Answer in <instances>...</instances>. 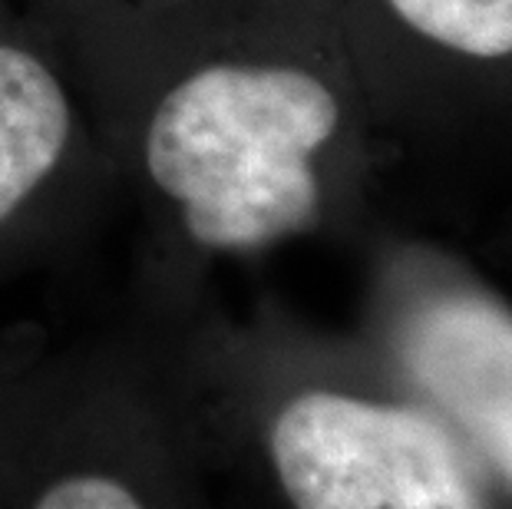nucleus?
<instances>
[{
    "instance_id": "4",
    "label": "nucleus",
    "mask_w": 512,
    "mask_h": 509,
    "mask_svg": "<svg viewBox=\"0 0 512 509\" xmlns=\"http://www.w3.org/2000/svg\"><path fill=\"white\" fill-rule=\"evenodd\" d=\"M367 344L450 424L512 509V305L427 255L384 265Z\"/></svg>"
},
{
    "instance_id": "3",
    "label": "nucleus",
    "mask_w": 512,
    "mask_h": 509,
    "mask_svg": "<svg viewBox=\"0 0 512 509\" xmlns=\"http://www.w3.org/2000/svg\"><path fill=\"white\" fill-rule=\"evenodd\" d=\"M0 509H219L143 334L0 341Z\"/></svg>"
},
{
    "instance_id": "1",
    "label": "nucleus",
    "mask_w": 512,
    "mask_h": 509,
    "mask_svg": "<svg viewBox=\"0 0 512 509\" xmlns=\"http://www.w3.org/2000/svg\"><path fill=\"white\" fill-rule=\"evenodd\" d=\"M215 503L232 509H506L470 450L370 344L159 305L143 334Z\"/></svg>"
},
{
    "instance_id": "2",
    "label": "nucleus",
    "mask_w": 512,
    "mask_h": 509,
    "mask_svg": "<svg viewBox=\"0 0 512 509\" xmlns=\"http://www.w3.org/2000/svg\"><path fill=\"white\" fill-rule=\"evenodd\" d=\"M341 96L298 63L219 57L166 86L143 129V172L199 258L255 255L318 229L321 149Z\"/></svg>"
},
{
    "instance_id": "5",
    "label": "nucleus",
    "mask_w": 512,
    "mask_h": 509,
    "mask_svg": "<svg viewBox=\"0 0 512 509\" xmlns=\"http://www.w3.org/2000/svg\"><path fill=\"white\" fill-rule=\"evenodd\" d=\"M394 17L433 47L470 60L512 53V0H387Z\"/></svg>"
}]
</instances>
